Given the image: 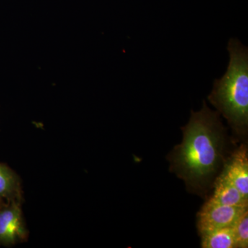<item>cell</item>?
Wrapping results in <instances>:
<instances>
[{
    "label": "cell",
    "mask_w": 248,
    "mask_h": 248,
    "mask_svg": "<svg viewBox=\"0 0 248 248\" xmlns=\"http://www.w3.org/2000/svg\"><path fill=\"white\" fill-rule=\"evenodd\" d=\"M183 141L169 155L170 170L191 190L202 191L215 177L224 161L226 128L218 112L203 101L198 112L191 111L183 127Z\"/></svg>",
    "instance_id": "cell-1"
},
{
    "label": "cell",
    "mask_w": 248,
    "mask_h": 248,
    "mask_svg": "<svg viewBox=\"0 0 248 248\" xmlns=\"http://www.w3.org/2000/svg\"><path fill=\"white\" fill-rule=\"evenodd\" d=\"M230 62L227 71L214 81L209 102L228 121L238 135L248 126V50L237 39L228 42Z\"/></svg>",
    "instance_id": "cell-2"
},
{
    "label": "cell",
    "mask_w": 248,
    "mask_h": 248,
    "mask_svg": "<svg viewBox=\"0 0 248 248\" xmlns=\"http://www.w3.org/2000/svg\"><path fill=\"white\" fill-rule=\"evenodd\" d=\"M21 205V202L11 201L0 208V246L11 247L28 239Z\"/></svg>",
    "instance_id": "cell-3"
},
{
    "label": "cell",
    "mask_w": 248,
    "mask_h": 248,
    "mask_svg": "<svg viewBox=\"0 0 248 248\" xmlns=\"http://www.w3.org/2000/svg\"><path fill=\"white\" fill-rule=\"evenodd\" d=\"M248 207L228 206L207 201L197 214L200 234L234 225Z\"/></svg>",
    "instance_id": "cell-4"
},
{
    "label": "cell",
    "mask_w": 248,
    "mask_h": 248,
    "mask_svg": "<svg viewBox=\"0 0 248 248\" xmlns=\"http://www.w3.org/2000/svg\"><path fill=\"white\" fill-rule=\"evenodd\" d=\"M221 174L248 200V156L246 145H241L227 160Z\"/></svg>",
    "instance_id": "cell-5"
},
{
    "label": "cell",
    "mask_w": 248,
    "mask_h": 248,
    "mask_svg": "<svg viewBox=\"0 0 248 248\" xmlns=\"http://www.w3.org/2000/svg\"><path fill=\"white\" fill-rule=\"evenodd\" d=\"M209 201L228 206L242 208L248 206V200L245 199L232 182L221 174L215 181V190Z\"/></svg>",
    "instance_id": "cell-6"
},
{
    "label": "cell",
    "mask_w": 248,
    "mask_h": 248,
    "mask_svg": "<svg viewBox=\"0 0 248 248\" xmlns=\"http://www.w3.org/2000/svg\"><path fill=\"white\" fill-rule=\"evenodd\" d=\"M0 200L5 202H22L23 194L20 178L14 170L0 163Z\"/></svg>",
    "instance_id": "cell-7"
},
{
    "label": "cell",
    "mask_w": 248,
    "mask_h": 248,
    "mask_svg": "<svg viewBox=\"0 0 248 248\" xmlns=\"http://www.w3.org/2000/svg\"><path fill=\"white\" fill-rule=\"evenodd\" d=\"M203 248H233L236 247L233 226L224 227L200 234Z\"/></svg>",
    "instance_id": "cell-8"
},
{
    "label": "cell",
    "mask_w": 248,
    "mask_h": 248,
    "mask_svg": "<svg viewBox=\"0 0 248 248\" xmlns=\"http://www.w3.org/2000/svg\"><path fill=\"white\" fill-rule=\"evenodd\" d=\"M236 247H248V211L245 210L233 225Z\"/></svg>",
    "instance_id": "cell-9"
},
{
    "label": "cell",
    "mask_w": 248,
    "mask_h": 248,
    "mask_svg": "<svg viewBox=\"0 0 248 248\" xmlns=\"http://www.w3.org/2000/svg\"><path fill=\"white\" fill-rule=\"evenodd\" d=\"M6 203L5 202H3V201L0 200V208H1V206H2L3 204Z\"/></svg>",
    "instance_id": "cell-10"
}]
</instances>
